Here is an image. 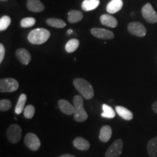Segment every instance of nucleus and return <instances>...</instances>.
<instances>
[{
  "label": "nucleus",
  "instance_id": "f257e3e1",
  "mask_svg": "<svg viewBox=\"0 0 157 157\" xmlns=\"http://www.w3.org/2000/svg\"><path fill=\"white\" fill-rule=\"evenodd\" d=\"M74 87L82 97L86 100L92 99L94 97V90L89 82L82 78H76L74 80Z\"/></svg>",
  "mask_w": 157,
  "mask_h": 157
},
{
  "label": "nucleus",
  "instance_id": "f03ea898",
  "mask_svg": "<svg viewBox=\"0 0 157 157\" xmlns=\"http://www.w3.org/2000/svg\"><path fill=\"white\" fill-rule=\"evenodd\" d=\"M73 105L74 106V120L77 121V122H84V121L87 120L88 114L84 108V100L82 96H74Z\"/></svg>",
  "mask_w": 157,
  "mask_h": 157
},
{
  "label": "nucleus",
  "instance_id": "7ed1b4c3",
  "mask_svg": "<svg viewBox=\"0 0 157 157\" xmlns=\"http://www.w3.org/2000/svg\"><path fill=\"white\" fill-rule=\"evenodd\" d=\"M50 37V31L45 29L39 28L30 31L28 35V40L31 44H42L46 42Z\"/></svg>",
  "mask_w": 157,
  "mask_h": 157
},
{
  "label": "nucleus",
  "instance_id": "20e7f679",
  "mask_svg": "<svg viewBox=\"0 0 157 157\" xmlns=\"http://www.w3.org/2000/svg\"><path fill=\"white\" fill-rule=\"evenodd\" d=\"M19 87L16 79L13 78H4L0 80V92L1 93H13Z\"/></svg>",
  "mask_w": 157,
  "mask_h": 157
},
{
  "label": "nucleus",
  "instance_id": "39448f33",
  "mask_svg": "<svg viewBox=\"0 0 157 157\" xmlns=\"http://www.w3.org/2000/svg\"><path fill=\"white\" fill-rule=\"evenodd\" d=\"M22 135V129L16 124H11L7 130V137L12 143H18Z\"/></svg>",
  "mask_w": 157,
  "mask_h": 157
},
{
  "label": "nucleus",
  "instance_id": "423d86ee",
  "mask_svg": "<svg viewBox=\"0 0 157 157\" xmlns=\"http://www.w3.org/2000/svg\"><path fill=\"white\" fill-rule=\"evenodd\" d=\"M123 141L117 139L110 146L105 154V157H119L122 153Z\"/></svg>",
  "mask_w": 157,
  "mask_h": 157
},
{
  "label": "nucleus",
  "instance_id": "0eeeda50",
  "mask_svg": "<svg viewBox=\"0 0 157 157\" xmlns=\"http://www.w3.org/2000/svg\"><path fill=\"white\" fill-rule=\"evenodd\" d=\"M142 15L147 22L157 23V13L150 3H147L142 7Z\"/></svg>",
  "mask_w": 157,
  "mask_h": 157
},
{
  "label": "nucleus",
  "instance_id": "6e6552de",
  "mask_svg": "<svg viewBox=\"0 0 157 157\" xmlns=\"http://www.w3.org/2000/svg\"><path fill=\"white\" fill-rule=\"evenodd\" d=\"M24 143L26 147L33 151H36L41 146V142L38 136L32 132L26 134L24 138Z\"/></svg>",
  "mask_w": 157,
  "mask_h": 157
},
{
  "label": "nucleus",
  "instance_id": "1a4fd4ad",
  "mask_svg": "<svg viewBox=\"0 0 157 157\" xmlns=\"http://www.w3.org/2000/svg\"><path fill=\"white\" fill-rule=\"evenodd\" d=\"M127 29L131 34L138 37H143L146 34V29L140 22H131L127 25Z\"/></svg>",
  "mask_w": 157,
  "mask_h": 157
},
{
  "label": "nucleus",
  "instance_id": "9d476101",
  "mask_svg": "<svg viewBox=\"0 0 157 157\" xmlns=\"http://www.w3.org/2000/svg\"><path fill=\"white\" fill-rule=\"evenodd\" d=\"M91 34L96 38L101 39H112L114 38V34L111 31L101 28H93L90 31Z\"/></svg>",
  "mask_w": 157,
  "mask_h": 157
},
{
  "label": "nucleus",
  "instance_id": "9b49d317",
  "mask_svg": "<svg viewBox=\"0 0 157 157\" xmlns=\"http://www.w3.org/2000/svg\"><path fill=\"white\" fill-rule=\"evenodd\" d=\"M17 58L21 63L23 65H28L31 60V56L29 50L24 48H19L16 50Z\"/></svg>",
  "mask_w": 157,
  "mask_h": 157
},
{
  "label": "nucleus",
  "instance_id": "f8f14e48",
  "mask_svg": "<svg viewBox=\"0 0 157 157\" xmlns=\"http://www.w3.org/2000/svg\"><path fill=\"white\" fill-rule=\"evenodd\" d=\"M58 107L60 111L65 114L71 115L74 113V106L69 101L64 99H60L58 101Z\"/></svg>",
  "mask_w": 157,
  "mask_h": 157
},
{
  "label": "nucleus",
  "instance_id": "ddd939ff",
  "mask_svg": "<svg viewBox=\"0 0 157 157\" xmlns=\"http://www.w3.org/2000/svg\"><path fill=\"white\" fill-rule=\"evenodd\" d=\"M123 7L122 0H111L108 3L106 10L110 14H114L117 12L120 11Z\"/></svg>",
  "mask_w": 157,
  "mask_h": 157
},
{
  "label": "nucleus",
  "instance_id": "4468645a",
  "mask_svg": "<svg viewBox=\"0 0 157 157\" xmlns=\"http://www.w3.org/2000/svg\"><path fill=\"white\" fill-rule=\"evenodd\" d=\"M27 8L34 13H40L44 10V5L39 0H27Z\"/></svg>",
  "mask_w": 157,
  "mask_h": 157
},
{
  "label": "nucleus",
  "instance_id": "2eb2a0df",
  "mask_svg": "<svg viewBox=\"0 0 157 157\" xmlns=\"http://www.w3.org/2000/svg\"><path fill=\"white\" fill-rule=\"evenodd\" d=\"M101 23L103 25L110 27V28H115L117 26L118 21L114 17L108 14H103L101 16Z\"/></svg>",
  "mask_w": 157,
  "mask_h": 157
},
{
  "label": "nucleus",
  "instance_id": "dca6fc26",
  "mask_svg": "<svg viewBox=\"0 0 157 157\" xmlns=\"http://www.w3.org/2000/svg\"><path fill=\"white\" fill-rule=\"evenodd\" d=\"M73 145L76 149L80 151H87L90 148L89 141L82 137H77L73 141Z\"/></svg>",
  "mask_w": 157,
  "mask_h": 157
},
{
  "label": "nucleus",
  "instance_id": "f3484780",
  "mask_svg": "<svg viewBox=\"0 0 157 157\" xmlns=\"http://www.w3.org/2000/svg\"><path fill=\"white\" fill-rule=\"evenodd\" d=\"M112 135V129L109 125H104L100 130L99 138L102 142L106 143L109 141Z\"/></svg>",
  "mask_w": 157,
  "mask_h": 157
},
{
  "label": "nucleus",
  "instance_id": "a211bd4d",
  "mask_svg": "<svg viewBox=\"0 0 157 157\" xmlns=\"http://www.w3.org/2000/svg\"><path fill=\"white\" fill-rule=\"evenodd\" d=\"M115 111L119 117H121L122 119H125V120L130 121L133 119V113H132V111H129V109H126L125 107L121 106V105H117L115 108Z\"/></svg>",
  "mask_w": 157,
  "mask_h": 157
},
{
  "label": "nucleus",
  "instance_id": "6ab92c4d",
  "mask_svg": "<svg viewBox=\"0 0 157 157\" xmlns=\"http://www.w3.org/2000/svg\"><path fill=\"white\" fill-rule=\"evenodd\" d=\"M83 18V14L81 11L71 10L68 13V21L71 23L79 22Z\"/></svg>",
  "mask_w": 157,
  "mask_h": 157
},
{
  "label": "nucleus",
  "instance_id": "aec40b11",
  "mask_svg": "<svg viewBox=\"0 0 157 157\" xmlns=\"http://www.w3.org/2000/svg\"><path fill=\"white\" fill-rule=\"evenodd\" d=\"M100 5V0H84L82 9L84 11H92L97 8Z\"/></svg>",
  "mask_w": 157,
  "mask_h": 157
},
{
  "label": "nucleus",
  "instance_id": "412c9836",
  "mask_svg": "<svg viewBox=\"0 0 157 157\" xmlns=\"http://www.w3.org/2000/svg\"><path fill=\"white\" fill-rule=\"evenodd\" d=\"M147 150H148L149 156L157 157V136L148 141Z\"/></svg>",
  "mask_w": 157,
  "mask_h": 157
},
{
  "label": "nucleus",
  "instance_id": "4be33fe9",
  "mask_svg": "<svg viewBox=\"0 0 157 157\" xmlns=\"http://www.w3.org/2000/svg\"><path fill=\"white\" fill-rule=\"evenodd\" d=\"M27 101V96L25 94H21L17 102L16 106L15 109V112L16 114H21L23 111H24L25 104Z\"/></svg>",
  "mask_w": 157,
  "mask_h": 157
},
{
  "label": "nucleus",
  "instance_id": "5701e85b",
  "mask_svg": "<svg viewBox=\"0 0 157 157\" xmlns=\"http://www.w3.org/2000/svg\"><path fill=\"white\" fill-rule=\"evenodd\" d=\"M79 46V41L77 39H71L66 44L65 49L68 53H71L77 50Z\"/></svg>",
  "mask_w": 157,
  "mask_h": 157
},
{
  "label": "nucleus",
  "instance_id": "b1692460",
  "mask_svg": "<svg viewBox=\"0 0 157 157\" xmlns=\"http://www.w3.org/2000/svg\"><path fill=\"white\" fill-rule=\"evenodd\" d=\"M102 109H103V113H101L102 117L108 118V119H113L115 117V111H113V109L110 105L107 104H103Z\"/></svg>",
  "mask_w": 157,
  "mask_h": 157
},
{
  "label": "nucleus",
  "instance_id": "393cba45",
  "mask_svg": "<svg viewBox=\"0 0 157 157\" xmlns=\"http://www.w3.org/2000/svg\"><path fill=\"white\" fill-rule=\"evenodd\" d=\"M46 23L50 26L58 29H63L66 25L65 21L58 18H48L46 21Z\"/></svg>",
  "mask_w": 157,
  "mask_h": 157
},
{
  "label": "nucleus",
  "instance_id": "a878e982",
  "mask_svg": "<svg viewBox=\"0 0 157 157\" xmlns=\"http://www.w3.org/2000/svg\"><path fill=\"white\" fill-rule=\"evenodd\" d=\"M11 23V18L8 15H4L0 18V31H3L9 27Z\"/></svg>",
  "mask_w": 157,
  "mask_h": 157
},
{
  "label": "nucleus",
  "instance_id": "bb28decb",
  "mask_svg": "<svg viewBox=\"0 0 157 157\" xmlns=\"http://www.w3.org/2000/svg\"><path fill=\"white\" fill-rule=\"evenodd\" d=\"M36 20L34 17H25L21 21V26L22 28H29L34 25Z\"/></svg>",
  "mask_w": 157,
  "mask_h": 157
},
{
  "label": "nucleus",
  "instance_id": "cd10ccee",
  "mask_svg": "<svg viewBox=\"0 0 157 157\" xmlns=\"http://www.w3.org/2000/svg\"><path fill=\"white\" fill-rule=\"evenodd\" d=\"M35 113V108L33 105H28L24 109L23 111V114H24V117L26 119H32L34 117Z\"/></svg>",
  "mask_w": 157,
  "mask_h": 157
},
{
  "label": "nucleus",
  "instance_id": "c85d7f7f",
  "mask_svg": "<svg viewBox=\"0 0 157 157\" xmlns=\"http://www.w3.org/2000/svg\"><path fill=\"white\" fill-rule=\"evenodd\" d=\"M12 108V102L9 100L2 99L0 101V110L1 111H9Z\"/></svg>",
  "mask_w": 157,
  "mask_h": 157
},
{
  "label": "nucleus",
  "instance_id": "c756f323",
  "mask_svg": "<svg viewBox=\"0 0 157 157\" xmlns=\"http://www.w3.org/2000/svg\"><path fill=\"white\" fill-rule=\"evenodd\" d=\"M5 55V49L2 44H0V63H2Z\"/></svg>",
  "mask_w": 157,
  "mask_h": 157
},
{
  "label": "nucleus",
  "instance_id": "7c9ffc66",
  "mask_svg": "<svg viewBox=\"0 0 157 157\" xmlns=\"http://www.w3.org/2000/svg\"><path fill=\"white\" fill-rule=\"evenodd\" d=\"M152 109L155 113H157V101H155L152 105Z\"/></svg>",
  "mask_w": 157,
  "mask_h": 157
},
{
  "label": "nucleus",
  "instance_id": "2f4dec72",
  "mask_svg": "<svg viewBox=\"0 0 157 157\" xmlns=\"http://www.w3.org/2000/svg\"><path fill=\"white\" fill-rule=\"evenodd\" d=\"M58 157H75L73 155L71 154H63V155H61V156H58Z\"/></svg>",
  "mask_w": 157,
  "mask_h": 157
},
{
  "label": "nucleus",
  "instance_id": "473e14b6",
  "mask_svg": "<svg viewBox=\"0 0 157 157\" xmlns=\"http://www.w3.org/2000/svg\"><path fill=\"white\" fill-rule=\"evenodd\" d=\"M72 33H73V30H71V29H68V31H67V34L68 35H71L72 34Z\"/></svg>",
  "mask_w": 157,
  "mask_h": 157
},
{
  "label": "nucleus",
  "instance_id": "72a5a7b5",
  "mask_svg": "<svg viewBox=\"0 0 157 157\" xmlns=\"http://www.w3.org/2000/svg\"><path fill=\"white\" fill-rule=\"evenodd\" d=\"M2 2H6V1H7V0H1Z\"/></svg>",
  "mask_w": 157,
  "mask_h": 157
}]
</instances>
